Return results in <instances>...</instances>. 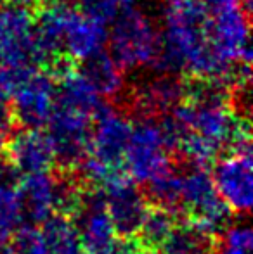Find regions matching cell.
Wrapping results in <instances>:
<instances>
[{"mask_svg":"<svg viewBox=\"0 0 253 254\" xmlns=\"http://www.w3.org/2000/svg\"><path fill=\"white\" fill-rule=\"evenodd\" d=\"M162 49L155 67L187 73L201 81L234 88V78L213 57L208 44V7L201 0H160Z\"/></svg>","mask_w":253,"mask_h":254,"instance_id":"obj_1","label":"cell"},{"mask_svg":"<svg viewBox=\"0 0 253 254\" xmlns=\"http://www.w3.org/2000/svg\"><path fill=\"white\" fill-rule=\"evenodd\" d=\"M108 45L109 56L123 69L155 67L162 49L160 26L148 10L127 5L113 17Z\"/></svg>","mask_w":253,"mask_h":254,"instance_id":"obj_2","label":"cell"},{"mask_svg":"<svg viewBox=\"0 0 253 254\" xmlns=\"http://www.w3.org/2000/svg\"><path fill=\"white\" fill-rule=\"evenodd\" d=\"M180 211H186L187 221L215 239L231 223L233 211L220 199L208 166L189 164V170L182 173Z\"/></svg>","mask_w":253,"mask_h":254,"instance_id":"obj_3","label":"cell"},{"mask_svg":"<svg viewBox=\"0 0 253 254\" xmlns=\"http://www.w3.org/2000/svg\"><path fill=\"white\" fill-rule=\"evenodd\" d=\"M172 151L173 145L162 121H156V118H142L132 128L123 156L127 175L134 182L146 184L172 166Z\"/></svg>","mask_w":253,"mask_h":254,"instance_id":"obj_4","label":"cell"},{"mask_svg":"<svg viewBox=\"0 0 253 254\" xmlns=\"http://www.w3.org/2000/svg\"><path fill=\"white\" fill-rule=\"evenodd\" d=\"M44 57L35 38V19L28 7L10 3L0 9V67L26 73Z\"/></svg>","mask_w":253,"mask_h":254,"instance_id":"obj_5","label":"cell"},{"mask_svg":"<svg viewBox=\"0 0 253 254\" xmlns=\"http://www.w3.org/2000/svg\"><path fill=\"white\" fill-rule=\"evenodd\" d=\"M58 81L44 71L30 69L16 81L10 94L12 120L23 128L40 130L49 123L56 107Z\"/></svg>","mask_w":253,"mask_h":254,"instance_id":"obj_6","label":"cell"},{"mask_svg":"<svg viewBox=\"0 0 253 254\" xmlns=\"http://www.w3.org/2000/svg\"><path fill=\"white\" fill-rule=\"evenodd\" d=\"M84 254H113L116 246V232L106 211L104 189L85 185L80 204L71 216Z\"/></svg>","mask_w":253,"mask_h":254,"instance_id":"obj_7","label":"cell"},{"mask_svg":"<svg viewBox=\"0 0 253 254\" xmlns=\"http://www.w3.org/2000/svg\"><path fill=\"white\" fill-rule=\"evenodd\" d=\"M49 140L54 152V163L63 171H73L90 149L92 118L80 111L56 106L49 123Z\"/></svg>","mask_w":253,"mask_h":254,"instance_id":"obj_8","label":"cell"},{"mask_svg":"<svg viewBox=\"0 0 253 254\" xmlns=\"http://www.w3.org/2000/svg\"><path fill=\"white\" fill-rule=\"evenodd\" d=\"M102 187L106 195V211L116 235L120 239L134 237L149 209L146 194L122 170L115 171Z\"/></svg>","mask_w":253,"mask_h":254,"instance_id":"obj_9","label":"cell"},{"mask_svg":"<svg viewBox=\"0 0 253 254\" xmlns=\"http://www.w3.org/2000/svg\"><path fill=\"white\" fill-rule=\"evenodd\" d=\"M94 128H90V149L88 154L104 163L111 170H122L128 140L132 135V121L122 111L102 106L94 116Z\"/></svg>","mask_w":253,"mask_h":254,"instance_id":"obj_10","label":"cell"},{"mask_svg":"<svg viewBox=\"0 0 253 254\" xmlns=\"http://www.w3.org/2000/svg\"><path fill=\"white\" fill-rule=\"evenodd\" d=\"M252 177V151L229 152L217 161L213 168L212 178L217 192L234 213L250 214L253 204Z\"/></svg>","mask_w":253,"mask_h":254,"instance_id":"obj_11","label":"cell"},{"mask_svg":"<svg viewBox=\"0 0 253 254\" xmlns=\"http://www.w3.org/2000/svg\"><path fill=\"white\" fill-rule=\"evenodd\" d=\"M186 94V83L179 74L158 69V73L141 78L134 85L130 101L142 118H158L175 109Z\"/></svg>","mask_w":253,"mask_h":254,"instance_id":"obj_12","label":"cell"},{"mask_svg":"<svg viewBox=\"0 0 253 254\" xmlns=\"http://www.w3.org/2000/svg\"><path fill=\"white\" fill-rule=\"evenodd\" d=\"M106 45L108 28L104 21L64 5L61 52L70 59L85 63L90 57L104 52Z\"/></svg>","mask_w":253,"mask_h":254,"instance_id":"obj_13","label":"cell"},{"mask_svg":"<svg viewBox=\"0 0 253 254\" xmlns=\"http://www.w3.org/2000/svg\"><path fill=\"white\" fill-rule=\"evenodd\" d=\"M7 157L16 164L21 173L49 171L54 166V152L47 133L35 128H24L23 131L10 135L7 142Z\"/></svg>","mask_w":253,"mask_h":254,"instance_id":"obj_14","label":"cell"},{"mask_svg":"<svg viewBox=\"0 0 253 254\" xmlns=\"http://www.w3.org/2000/svg\"><path fill=\"white\" fill-rule=\"evenodd\" d=\"M23 220L40 225L56 213V175L49 171L28 173L17 185Z\"/></svg>","mask_w":253,"mask_h":254,"instance_id":"obj_15","label":"cell"},{"mask_svg":"<svg viewBox=\"0 0 253 254\" xmlns=\"http://www.w3.org/2000/svg\"><path fill=\"white\" fill-rule=\"evenodd\" d=\"M58 97L56 106L68 107V109L80 111L94 120V116L99 113L104 104L101 101V95L97 94L90 81L85 78V74L77 73L71 67L58 74Z\"/></svg>","mask_w":253,"mask_h":254,"instance_id":"obj_16","label":"cell"},{"mask_svg":"<svg viewBox=\"0 0 253 254\" xmlns=\"http://www.w3.org/2000/svg\"><path fill=\"white\" fill-rule=\"evenodd\" d=\"M82 73L85 74L92 87L97 90L101 97H115L125 88V74L123 67L113 59L109 54H97L85 61V67Z\"/></svg>","mask_w":253,"mask_h":254,"instance_id":"obj_17","label":"cell"},{"mask_svg":"<svg viewBox=\"0 0 253 254\" xmlns=\"http://www.w3.org/2000/svg\"><path fill=\"white\" fill-rule=\"evenodd\" d=\"M179 221L175 211H170L167 207L153 206L148 209L141 227L134 239L139 242L142 249L149 254H158L162 244L167 241L170 232L173 230L175 223Z\"/></svg>","mask_w":253,"mask_h":254,"instance_id":"obj_18","label":"cell"},{"mask_svg":"<svg viewBox=\"0 0 253 254\" xmlns=\"http://www.w3.org/2000/svg\"><path fill=\"white\" fill-rule=\"evenodd\" d=\"M215 241L191 221H177L158 254H210L217 248Z\"/></svg>","mask_w":253,"mask_h":254,"instance_id":"obj_19","label":"cell"},{"mask_svg":"<svg viewBox=\"0 0 253 254\" xmlns=\"http://www.w3.org/2000/svg\"><path fill=\"white\" fill-rule=\"evenodd\" d=\"M148 184L146 197L155 206L167 207L170 211H180V194H182V173L173 166L153 177Z\"/></svg>","mask_w":253,"mask_h":254,"instance_id":"obj_20","label":"cell"},{"mask_svg":"<svg viewBox=\"0 0 253 254\" xmlns=\"http://www.w3.org/2000/svg\"><path fill=\"white\" fill-rule=\"evenodd\" d=\"M21 223L23 211L17 189L0 187V248H5Z\"/></svg>","mask_w":253,"mask_h":254,"instance_id":"obj_21","label":"cell"},{"mask_svg":"<svg viewBox=\"0 0 253 254\" xmlns=\"http://www.w3.org/2000/svg\"><path fill=\"white\" fill-rule=\"evenodd\" d=\"M7 244L9 254H51L42 230L31 223L17 228Z\"/></svg>","mask_w":253,"mask_h":254,"instance_id":"obj_22","label":"cell"},{"mask_svg":"<svg viewBox=\"0 0 253 254\" xmlns=\"http://www.w3.org/2000/svg\"><path fill=\"white\" fill-rule=\"evenodd\" d=\"M224 242L227 248L241 249V251H252L253 248V234L252 227L247 221H240L236 225H227L222 232Z\"/></svg>","mask_w":253,"mask_h":254,"instance_id":"obj_23","label":"cell"},{"mask_svg":"<svg viewBox=\"0 0 253 254\" xmlns=\"http://www.w3.org/2000/svg\"><path fill=\"white\" fill-rule=\"evenodd\" d=\"M84 3V12L97 17L101 21H109L116 16L122 9H125L123 0H82Z\"/></svg>","mask_w":253,"mask_h":254,"instance_id":"obj_24","label":"cell"},{"mask_svg":"<svg viewBox=\"0 0 253 254\" xmlns=\"http://www.w3.org/2000/svg\"><path fill=\"white\" fill-rule=\"evenodd\" d=\"M21 171L16 168V164L7 157V154L0 152V187L17 189L21 182Z\"/></svg>","mask_w":253,"mask_h":254,"instance_id":"obj_25","label":"cell"},{"mask_svg":"<svg viewBox=\"0 0 253 254\" xmlns=\"http://www.w3.org/2000/svg\"><path fill=\"white\" fill-rule=\"evenodd\" d=\"M24 73H16V71L0 67V107H3L10 99V94L14 90L16 81L23 76Z\"/></svg>","mask_w":253,"mask_h":254,"instance_id":"obj_26","label":"cell"},{"mask_svg":"<svg viewBox=\"0 0 253 254\" xmlns=\"http://www.w3.org/2000/svg\"><path fill=\"white\" fill-rule=\"evenodd\" d=\"M12 116L7 114L3 111V107H0V152L5 147V144L9 142L10 135H12Z\"/></svg>","mask_w":253,"mask_h":254,"instance_id":"obj_27","label":"cell"},{"mask_svg":"<svg viewBox=\"0 0 253 254\" xmlns=\"http://www.w3.org/2000/svg\"><path fill=\"white\" fill-rule=\"evenodd\" d=\"M113 254H149V253H146L144 249L139 246V242L135 241L134 237H130V239H122L120 244L116 242Z\"/></svg>","mask_w":253,"mask_h":254,"instance_id":"obj_28","label":"cell"},{"mask_svg":"<svg viewBox=\"0 0 253 254\" xmlns=\"http://www.w3.org/2000/svg\"><path fill=\"white\" fill-rule=\"evenodd\" d=\"M201 2L210 9H219L227 5H243V2H250V0H201Z\"/></svg>","mask_w":253,"mask_h":254,"instance_id":"obj_29","label":"cell"},{"mask_svg":"<svg viewBox=\"0 0 253 254\" xmlns=\"http://www.w3.org/2000/svg\"><path fill=\"white\" fill-rule=\"evenodd\" d=\"M210 254H250V251H241V249H233V248H224V249H213Z\"/></svg>","mask_w":253,"mask_h":254,"instance_id":"obj_30","label":"cell"},{"mask_svg":"<svg viewBox=\"0 0 253 254\" xmlns=\"http://www.w3.org/2000/svg\"><path fill=\"white\" fill-rule=\"evenodd\" d=\"M40 2H44L45 5H68L73 0H40Z\"/></svg>","mask_w":253,"mask_h":254,"instance_id":"obj_31","label":"cell"},{"mask_svg":"<svg viewBox=\"0 0 253 254\" xmlns=\"http://www.w3.org/2000/svg\"><path fill=\"white\" fill-rule=\"evenodd\" d=\"M10 2H12V3H16V5H23V7H28V5H30L31 2H33V0H10Z\"/></svg>","mask_w":253,"mask_h":254,"instance_id":"obj_32","label":"cell"},{"mask_svg":"<svg viewBox=\"0 0 253 254\" xmlns=\"http://www.w3.org/2000/svg\"><path fill=\"white\" fill-rule=\"evenodd\" d=\"M134 2H135V0H123V3H125V5H132Z\"/></svg>","mask_w":253,"mask_h":254,"instance_id":"obj_33","label":"cell"},{"mask_svg":"<svg viewBox=\"0 0 253 254\" xmlns=\"http://www.w3.org/2000/svg\"><path fill=\"white\" fill-rule=\"evenodd\" d=\"M0 254H9V251H7V249H3V248H0Z\"/></svg>","mask_w":253,"mask_h":254,"instance_id":"obj_34","label":"cell"}]
</instances>
